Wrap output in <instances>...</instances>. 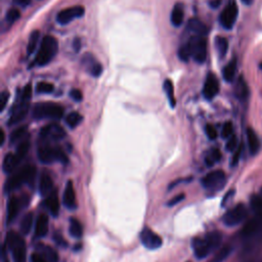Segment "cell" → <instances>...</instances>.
Returning <instances> with one entry per match:
<instances>
[{
  "instance_id": "5",
  "label": "cell",
  "mask_w": 262,
  "mask_h": 262,
  "mask_svg": "<svg viewBox=\"0 0 262 262\" xmlns=\"http://www.w3.org/2000/svg\"><path fill=\"white\" fill-rule=\"evenodd\" d=\"M38 159L43 164H51L59 161L63 164L68 163V157L60 147H52L50 143H41L37 150Z\"/></svg>"
},
{
  "instance_id": "41",
  "label": "cell",
  "mask_w": 262,
  "mask_h": 262,
  "mask_svg": "<svg viewBox=\"0 0 262 262\" xmlns=\"http://www.w3.org/2000/svg\"><path fill=\"white\" fill-rule=\"evenodd\" d=\"M231 252H232V247L224 246L223 248H221L218 251V253L214 256V258L211 260V262H222L223 260L228 258V256L231 254Z\"/></svg>"
},
{
  "instance_id": "43",
  "label": "cell",
  "mask_w": 262,
  "mask_h": 262,
  "mask_svg": "<svg viewBox=\"0 0 262 262\" xmlns=\"http://www.w3.org/2000/svg\"><path fill=\"white\" fill-rule=\"evenodd\" d=\"M178 58L182 61V62H188V60L191 58V54H190V49L187 43L181 45L178 49Z\"/></svg>"
},
{
  "instance_id": "20",
  "label": "cell",
  "mask_w": 262,
  "mask_h": 262,
  "mask_svg": "<svg viewBox=\"0 0 262 262\" xmlns=\"http://www.w3.org/2000/svg\"><path fill=\"white\" fill-rule=\"evenodd\" d=\"M186 29L187 31L194 33V35L196 36H204L206 37V35L208 34V28L207 26L200 21L197 17H193V19H190L186 25Z\"/></svg>"
},
{
  "instance_id": "15",
  "label": "cell",
  "mask_w": 262,
  "mask_h": 262,
  "mask_svg": "<svg viewBox=\"0 0 262 262\" xmlns=\"http://www.w3.org/2000/svg\"><path fill=\"white\" fill-rule=\"evenodd\" d=\"M219 92V82L212 73L208 74L203 87V95L206 99H213Z\"/></svg>"
},
{
  "instance_id": "59",
  "label": "cell",
  "mask_w": 262,
  "mask_h": 262,
  "mask_svg": "<svg viewBox=\"0 0 262 262\" xmlns=\"http://www.w3.org/2000/svg\"><path fill=\"white\" fill-rule=\"evenodd\" d=\"M259 67H260V69H261V70H262V63H261V64H260V65H259Z\"/></svg>"
},
{
  "instance_id": "53",
  "label": "cell",
  "mask_w": 262,
  "mask_h": 262,
  "mask_svg": "<svg viewBox=\"0 0 262 262\" xmlns=\"http://www.w3.org/2000/svg\"><path fill=\"white\" fill-rule=\"evenodd\" d=\"M234 194H235V190H230L229 193L224 196V198L222 200V206H225L226 204H228V202L233 198Z\"/></svg>"
},
{
  "instance_id": "19",
  "label": "cell",
  "mask_w": 262,
  "mask_h": 262,
  "mask_svg": "<svg viewBox=\"0 0 262 262\" xmlns=\"http://www.w3.org/2000/svg\"><path fill=\"white\" fill-rule=\"evenodd\" d=\"M262 229V217L256 216L250 219L242 230V236L243 237H251L255 234H257Z\"/></svg>"
},
{
  "instance_id": "52",
  "label": "cell",
  "mask_w": 262,
  "mask_h": 262,
  "mask_svg": "<svg viewBox=\"0 0 262 262\" xmlns=\"http://www.w3.org/2000/svg\"><path fill=\"white\" fill-rule=\"evenodd\" d=\"M183 199H184V194L178 195V196H176L175 198H173L172 200H170V201L167 203V205H168V206H174L175 204L181 202Z\"/></svg>"
},
{
  "instance_id": "9",
  "label": "cell",
  "mask_w": 262,
  "mask_h": 262,
  "mask_svg": "<svg viewBox=\"0 0 262 262\" xmlns=\"http://www.w3.org/2000/svg\"><path fill=\"white\" fill-rule=\"evenodd\" d=\"M248 217V209L244 204H239L230 211L226 212L222 218L223 223L226 226H236L243 221H245Z\"/></svg>"
},
{
  "instance_id": "36",
  "label": "cell",
  "mask_w": 262,
  "mask_h": 262,
  "mask_svg": "<svg viewBox=\"0 0 262 262\" xmlns=\"http://www.w3.org/2000/svg\"><path fill=\"white\" fill-rule=\"evenodd\" d=\"M215 44H216V48L218 51V55L221 59H223L226 54H228V50H229V41L226 38L218 36L215 39Z\"/></svg>"
},
{
  "instance_id": "7",
  "label": "cell",
  "mask_w": 262,
  "mask_h": 262,
  "mask_svg": "<svg viewBox=\"0 0 262 262\" xmlns=\"http://www.w3.org/2000/svg\"><path fill=\"white\" fill-rule=\"evenodd\" d=\"M189 46L191 59L198 64H203L207 59V40L204 36H191L186 42Z\"/></svg>"
},
{
  "instance_id": "18",
  "label": "cell",
  "mask_w": 262,
  "mask_h": 262,
  "mask_svg": "<svg viewBox=\"0 0 262 262\" xmlns=\"http://www.w3.org/2000/svg\"><path fill=\"white\" fill-rule=\"evenodd\" d=\"M82 63L85 65V67L89 70V73L97 78L101 75L102 73V66L99 62H97L90 54H88V52H87V54L83 57L82 59Z\"/></svg>"
},
{
  "instance_id": "37",
  "label": "cell",
  "mask_w": 262,
  "mask_h": 262,
  "mask_svg": "<svg viewBox=\"0 0 262 262\" xmlns=\"http://www.w3.org/2000/svg\"><path fill=\"white\" fill-rule=\"evenodd\" d=\"M40 37V32L38 30H35L31 33L30 35V38H29V42L27 45V54L28 56H31L33 52L36 49V45L38 43Z\"/></svg>"
},
{
  "instance_id": "27",
  "label": "cell",
  "mask_w": 262,
  "mask_h": 262,
  "mask_svg": "<svg viewBox=\"0 0 262 262\" xmlns=\"http://www.w3.org/2000/svg\"><path fill=\"white\" fill-rule=\"evenodd\" d=\"M247 142L251 155H256L260 150V141L252 128L247 129Z\"/></svg>"
},
{
  "instance_id": "42",
  "label": "cell",
  "mask_w": 262,
  "mask_h": 262,
  "mask_svg": "<svg viewBox=\"0 0 262 262\" xmlns=\"http://www.w3.org/2000/svg\"><path fill=\"white\" fill-rule=\"evenodd\" d=\"M55 90V86L54 84H51L49 82H39L36 85V91L38 93H51L52 91Z\"/></svg>"
},
{
  "instance_id": "54",
  "label": "cell",
  "mask_w": 262,
  "mask_h": 262,
  "mask_svg": "<svg viewBox=\"0 0 262 262\" xmlns=\"http://www.w3.org/2000/svg\"><path fill=\"white\" fill-rule=\"evenodd\" d=\"M13 3L16 4V5H19V6H28L31 2V0H12Z\"/></svg>"
},
{
  "instance_id": "31",
  "label": "cell",
  "mask_w": 262,
  "mask_h": 262,
  "mask_svg": "<svg viewBox=\"0 0 262 262\" xmlns=\"http://www.w3.org/2000/svg\"><path fill=\"white\" fill-rule=\"evenodd\" d=\"M69 233L73 238H76V239H79L82 237L83 235L82 225L76 218H70Z\"/></svg>"
},
{
  "instance_id": "55",
  "label": "cell",
  "mask_w": 262,
  "mask_h": 262,
  "mask_svg": "<svg viewBox=\"0 0 262 262\" xmlns=\"http://www.w3.org/2000/svg\"><path fill=\"white\" fill-rule=\"evenodd\" d=\"M209 4H210V6L213 8H217L221 4V0H211V1L209 2Z\"/></svg>"
},
{
  "instance_id": "30",
  "label": "cell",
  "mask_w": 262,
  "mask_h": 262,
  "mask_svg": "<svg viewBox=\"0 0 262 262\" xmlns=\"http://www.w3.org/2000/svg\"><path fill=\"white\" fill-rule=\"evenodd\" d=\"M221 160V153L218 149H212L205 157V163L208 167H212Z\"/></svg>"
},
{
  "instance_id": "29",
  "label": "cell",
  "mask_w": 262,
  "mask_h": 262,
  "mask_svg": "<svg viewBox=\"0 0 262 262\" xmlns=\"http://www.w3.org/2000/svg\"><path fill=\"white\" fill-rule=\"evenodd\" d=\"M20 164V162L17 161L16 157L14 154H7L4 159H3V163H2V169L4 173H12L14 171V169L17 167V165Z\"/></svg>"
},
{
  "instance_id": "4",
  "label": "cell",
  "mask_w": 262,
  "mask_h": 262,
  "mask_svg": "<svg viewBox=\"0 0 262 262\" xmlns=\"http://www.w3.org/2000/svg\"><path fill=\"white\" fill-rule=\"evenodd\" d=\"M64 112L65 110L61 104L52 101H44L35 104L33 108V117L36 120H60L64 116Z\"/></svg>"
},
{
  "instance_id": "40",
  "label": "cell",
  "mask_w": 262,
  "mask_h": 262,
  "mask_svg": "<svg viewBox=\"0 0 262 262\" xmlns=\"http://www.w3.org/2000/svg\"><path fill=\"white\" fill-rule=\"evenodd\" d=\"M21 17V12L19 9L16 8H10L5 15V22L10 26L12 24H14L17 20H19Z\"/></svg>"
},
{
  "instance_id": "22",
  "label": "cell",
  "mask_w": 262,
  "mask_h": 262,
  "mask_svg": "<svg viewBox=\"0 0 262 262\" xmlns=\"http://www.w3.org/2000/svg\"><path fill=\"white\" fill-rule=\"evenodd\" d=\"M235 95L241 101H245L249 97V87L243 76H240L235 86Z\"/></svg>"
},
{
  "instance_id": "23",
  "label": "cell",
  "mask_w": 262,
  "mask_h": 262,
  "mask_svg": "<svg viewBox=\"0 0 262 262\" xmlns=\"http://www.w3.org/2000/svg\"><path fill=\"white\" fill-rule=\"evenodd\" d=\"M54 181L49 174L43 173L39 181V193L42 197H48L54 191Z\"/></svg>"
},
{
  "instance_id": "47",
  "label": "cell",
  "mask_w": 262,
  "mask_h": 262,
  "mask_svg": "<svg viewBox=\"0 0 262 262\" xmlns=\"http://www.w3.org/2000/svg\"><path fill=\"white\" fill-rule=\"evenodd\" d=\"M9 99V92L8 91H3L0 94V112H3L6 104Z\"/></svg>"
},
{
  "instance_id": "3",
  "label": "cell",
  "mask_w": 262,
  "mask_h": 262,
  "mask_svg": "<svg viewBox=\"0 0 262 262\" xmlns=\"http://www.w3.org/2000/svg\"><path fill=\"white\" fill-rule=\"evenodd\" d=\"M59 50L58 40L50 35H46L41 40V45L35 58V65L45 66L49 64L54 58L57 56Z\"/></svg>"
},
{
  "instance_id": "60",
  "label": "cell",
  "mask_w": 262,
  "mask_h": 262,
  "mask_svg": "<svg viewBox=\"0 0 262 262\" xmlns=\"http://www.w3.org/2000/svg\"><path fill=\"white\" fill-rule=\"evenodd\" d=\"M4 262H9V261L8 260H4Z\"/></svg>"
},
{
  "instance_id": "2",
  "label": "cell",
  "mask_w": 262,
  "mask_h": 262,
  "mask_svg": "<svg viewBox=\"0 0 262 262\" xmlns=\"http://www.w3.org/2000/svg\"><path fill=\"white\" fill-rule=\"evenodd\" d=\"M35 176H36V168L32 165H25L8 177L4 184V191L10 193V191L22 186L24 183L32 185V183H34Z\"/></svg>"
},
{
  "instance_id": "1",
  "label": "cell",
  "mask_w": 262,
  "mask_h": 262,
  "mask_svg": "<svg viewBox=\"0 0 262 262\" xmlns=\"http://www.w3.org/2000/svg\"><path fill=\"white\" fill-rule=\"evenodd\" d=\"M31 97H32V87L30 84H28L23 89V91L19 94V97H17L15 103L11 108L10 116L7 121L8 126L19 124L21 121L25 119V117L29 112Z\"/></svg>"
},
{
  "instance_id": "28",
  "label": "cell",
  "mask_w": 262,
  "mask_h": 262,
  "mask_svg": "<svg viewBox=\"0 0 262 262\" xmlns=\"http://www.w3.org/2000/svg\"><path fill=\"white\" fill-rule=\"evenodd\" d=\"M237 60L233 59L222 70V77L226 82H233L237 73Z\"/></svg>"
},
{
  "instance_id": "11",
  "label": "cell",
  "mask_w": 262,
  "mask_h": 262,
  "mask_svg": "<svg viewBox=\"0 0 262 262\" xmlns=\"http://www.w3.org/2000/svg\"><path fill=\"white\" fill-rule=\"evenodd\" d=\"M66 131L64 128L58 124H49L44 126L39 132V138L41 143H51L59 142L65 138Z\"/></svg>"
},
{
  "instance_id": "50",
  "label": "cell",
  "mask_w": 262,
  "mask_h": 262,
  "mask_svg": "<svg viewBox=\"0 0 262 262\" xmlns=\"http://www.w3.org/2000/svg\"><path fill=\"white\" fill-rule=\"evenodd\" d=\"M70 96H71L75 101H81L83 99V94L79 89H72L70 91Z\"/></svg>"
},
{
  "instance_id": "57",
  "label": "cell",
  "mask_w": 262,
  "mask_h": 262,
  "mask_svg": "<svg viewBox=\"0 0 262 262\" xmlns=\"http://www.w3.org/2000/svg\"><path fill=\"white\" fill-rule=\"evenodd\" d=\"M0 133H1V141H0V145L3 146V144H4V141H5V133H4L3 129L0 130Z\"/></svg>"
},
{
  "instance_id": "17",
  "label": "cell",
  "mask_w": 262,
  "mask_h": 262,
  "mask_svg": "<svg viewBox=\"0 0 262 262\" xmlns=\"http://www.w3.org/2000/svg\"><path fill=\"white\" fill-rule=\"evenodd\" d=\"M63 201H64L65 207L68 208L69 210H75V209L77 208L76 193H75L73 182L71 180H69L66 184Z\"/></svg>"
},
{
  "instance_id": "13",
  "label": "cell",
  "mask_w": 262,
  "mask_h": 262,
  "mask_svg": "<svg viewBox=\"0 0 262 262\" xmlns=\"http://www.w3.org/2000/svg\"><path fill=\"white\" fill-rule=\"evenodd\" d=\"M139 238H141L143 245L150 250L158 249L162 246V244H163V241L160 238V236H158L152 230L147 229V228L142 231Z\"/></svg>"
},
{
  "instance_id": "56",
  "label": "cell",
  "mask_w": 262,
  "mask_h": 262,
  "mask_svg": "<svg viewBox=\"0 0 262 262\" xmlns=\"http://www.w3.org/2000/svg\"><path fill=\"white\" fill-rule=\"evenodd\" d=\"M80 44H81L80 39H79V38H76V39L74 40V42H73V46H74V48H75L76 51H79V49H80Z\"/></svg>"
},
{
  "instance_id": "26",
  "label": "cell",
  "mask_w": 262,
  "mask_h": 262,
  "mask_svg": "<svg viewBox=\"0 0 262 262\" xmlns=\"http://www.w3.org/2000/svg\"><path fill=\"white\" fill-rule=\"evenodd\" d=\"M36 252L40 253L47 260V262H59V255L57 251L50 246L39 244L36 246Z\"/></svg>"
},
{
  "instance_id": "46",
  "label": "cell",
  "mask_w": 262,
  "mask_h": 262,
  "mask_svg": "<svg viewBox=\"0 0 262 262\" xmlns=\"http://www.w3.org/2000/svg\"><path fill=\"white\" fill-rule=\"evenodd\" d=\"M205 131H206V134H207L208 138L210 139V141H214V139L217 138V135H218L217 134V130H216V128L213 125H211V124L206 125Z\"/></svg>"
},
{
  "instance_id": "48",
  "label": "cell",
  "mask_w": 262,
  "mask_h": 262,
  "mask_svg": "<svg viewBox=\"0 0 262 262\" xmlns=\"http://www.w3.org/2000/svg\"><path fill=\"white\" fill-rule=\"evenodd\" d=\"M242 150H243V145H240L239 148L234 152V156L232 158V161H231V165L232 166H237L239 161H240V158H241V155H242Z\"/></svg>"
},
{
  "instance_id": "10",
  "label": "cell",
  "mask_w": 262,
  "mask_h": 262,
  "mask_svg": "<svg viewBox=\"0 0 262 262\" xmlns=\"http://www.w3.org/2000/svg\"><path fill=\"white\" fill-rule=\"evenodd\" d=\"M238 14H239V8L236 1L235 0H230L228 5L223 8V10L219 15L220 25L226 30H231L236 24Z\"/></svg>"
},
{
  "instance_id": "21",
  "label": "cell",
  "mask_w": 262,
  "mask_h": 262,
  "mask_svg": "<svg viewBox=\"0 0 262 262\" xmlns=\"http://www.w3.org/2000/svg\"><path fill=\"white\" fill-rule=\"evenodd\" d=\"M45 207L47 208V210L49 211V213L54 216L57 217L59 215L60 212V201H59V195H58V191L55 189L52 193L46 197L45 199Z\"/></svg>"
},
{
  "instance_id": "8",
  "label": "cell",
  "mask_w": 262,
  "mask_h": 262,
  "mask_svg": "<svg viewBox=\"0 0 262 262\" xmlns=\"http://www.w3.org/2000/svg\"><path fill=\"white\" fill-rule=\"evenodd\" d=\"M225 182H226V176L225 173L222 170H215L212 172H209L201 180V183L204 186V188L211 191L220 190L224 186Z\"/></svg>"
},
{
  "instance_id": "34",
  "label": "cell",
  "mask_w": 262,
  "mask_h": 262,
  "mask_svg": "<svg viewBox=\"0 0 262 262\" xmlns=\"http://www.w3.org/2000/svg\"><path fill=\"white\" fill-rule=\"evenodd\" d=\"M163 89H164L165 93L167 94V97L169 99L171 108H174V107H175V104H176V100H175V97H174V88H173V83L171 82V80L166 79L164 81Z\"/></svg>"
},
{
  "instance_id": "6",
  "label": "cell",
  "mask_w": 262,
  "mask_h": 262,
  "mask_svg": "<svg viewBox=\"0 0 262 262\" xmlns=\"http://www.w3.org/2000/svg\"><path fill=\"white\" fill-rule=\"evenodd\" d=\"M5 246L11 252L13 262H26V244L20 235L8 232L5 238Z\"/></svg>"
},
{
  "instance_id": "44",
  "label": "cell",
  "mask_w": 262,
  "mask_h": 262,
  "mask_svg": "<svg viewBox=\"0 0 262 262\" xmlns=\"http://www.w3.org/2000/svg\"><path fill=\"white\" fill-rule=\"evenodd\" d=\"M234 132V127H233V123L232 122H225V123L223 124V127H222V130H221V136L222 138H230L231 136H233Z\"/></svg>"
},
{
  "instance_id": "16",
  "label": "cell",
  "mask_w": 262,
  "mask_h": 262,
  "mask_svg": "<svg viewBox=\"0 0 262 262\" xmlns=\"http://www.w3.org/2000/svg\"><path fill=\"white\" fill-rule=\"evenodd\" d=\"M191 247H193L195 256L198 259H204L213 252L210 244L208 243L206 238H194L191 241Z\"/></svg>"
},
{
  "instance_id": "35",
  "label": "cell",
  "mask_w": 262,
  "mask_h": 262,
  "mask_svg": "<svg viewBox=\"0 0 262 262\" xmlns=\"http://www.w3.org/2000/svg\"><path fill=\"white\" fill-rule=\"evenodd\" d=\"M33 219H34V216H33L32 212L27 213L23 217L21 224H20V229H21V232L23 235H28L31 232L32 226H33Z\"/></svg>"
},
{
  "instance_id": "32",
  "label": "cell",
  "mask_w": 262,
  "mask_h": 262,
  "mask_svg": "<svg viewBox=\"0 0 262 262\" xmlns=\"http://www.w3.org/2000/svg\"><path fill=\"white\" fill-rule=\"evenodd\" d=\"M29 149H30V142L28 141V139H25V141H22L19 144V146H17L14 155L16 157L17 161H19L20 163L24 160V158L27 156V154L29 152Z\"/></svg>"
},
{
  "instance_id": "24",
  "label": "cell",
  "mask_w": 262,
  "mask_h": 262,
  "mask_svg": "<svg viewBox=\"0 0 262 262\" xmlns=\"http://www.w3.org/2000/svg\"><path fill=\"white\" fill-rule=\"evenodd\" d=\"M48 233V216L46 214H40L35 223V236L37 238H43Z\"/></svg>"
},
{
  "instance_id": "61",
  "label": "cell",
  "mask_w": 262,
  "mask_h": 262,
  "mask_svg": "<svg viewBox=\"0 0 262 262\" xmlns=\"http://www.w3.org/2000/svg\"><path fill=\"white\" fill-rule=\"evenodd\" d=\"M261 193H262V188H261Z\"/></svg>"
},
{
  "instance_id": "12",
  "label": "cell",
  "mask_w": 262,
  "mask_h": 262,
  "mask_svg": "<svg viewBox=\"0 0 262 262\" xmlns=\"http://www.w3.org/2000/svg\"><path fill=\"white\" fill-rule=\"evenodd\" d=\"M85 9L81 5H76L72 7H68L63 10H61L58 15H57V21L61 25H66L69 24L70 22H72L78 17H81L84 15Z\"/></svg>"
},
{
  "instance_id": "49",
  "label": "cell",
  "mask_w": 262,
  "mask_h": 262,
  "mask_svg": "<svg viewBox=\"0 0 262 262\" xmlns=\"http://www.w3.org/2000/svg\"><path fill=\"white\" fill-rule=\"evenodd\" d=\"M30 261L31 262H47V260L38 252L35 251L31 257H30Z\"/></svg>"
},
{
  "instance_id": "51",
  "label": "cell",
  "mask_w": 262,
  "mask_h": 262,
  "mask_svg": "<svg viewBox=\"0 0 262 262\" xmlns=\"http://www.w3.org/2000/svg\"><path fill=\"white\" fill-rule=\"evenodd\" d=\"M54 240L56 241V243L58 244V245L63 246V247H67V242L63 239V237H62V235L60 233H56L55 234Z\"/></svg>"
},
{
  "instance_id": "14",
  "label": "cell",
  "mask_w": 262,
  "mask_h": 262,
  "mask_svg": "<svg viewBox=\"0 0 262 262\" xmlns=\"http://www.w3.org/2000/svg\"><path fill=\"white\" fill-rule=\"evenodd\" d=\"M26 197L24 196L23 198H16V197H11L8 200L7 203V217H6V222L7 224L11 223L17 216V214L20 213L21 209L25 206H27L28 202L25 201Z\"/></svg>"
},
{
  "instance_id": "58",
  "label": "cell",
  "mask_w": 262,
  "mask_h": 262,
  "mask_svg": "<svg viewBox=\"0 0 262 262\" xmlns=\"http://www.w3.org/2000/svg\"><path fill=\"white\" fill-rule=\"evenodd\" d=\"M242 2L246 5H251L253 3V0H242Z\"/></svg>"
},
{
  "instance_id": "25",
  "label": "cell",
  "mask_w": 262,
  "mask_h": 262,
  "mask_svg": "<svg viewBox=\"0 0 262 262\" xmlns=\"http://www.w3.org/2000/svg\"><path fill=\"white\" fill-rule=\"evenodd\" d=\"M171 24L174 27H180L184 20V9L181 3H176L171 11Z\"/></svg>"
},
{
  "instance_id": "39",
  "label": "cell",
  "mask_w": 262,
  "mask_h": 262,
  "mask_svg": "<svg viewBox=\"0 0 262 262\" xmlns=\"http://www.w3.org/2000/svg\"><path fill=\"white\" fill-rule=\"evenodd\" d=\"M251 208L256 216L262 217V198L259 196H253L251 198Z\"/></svg>"
},
{
  "instance_id": "45",
  "label": "cell",
  "mask_w": 262,
  "mask_h": 262,
  "mask_svg": "<svg viewBox=\"0 0 262 262\" xmlns=\"http://www.w3.org/2000/svg\"><path fill=\"white\" fill-rule=\"evenodd\" d=\"M239 142H238V137L236 135L231 136L228 139V143L225 145V149L228 152H235L239 148Z\"/></svg>"
},
{
  "instance_id": "38",
  "label": "cell",
  "mask_w": 262,
  "mask_h": 262,
  "mask_svg": "<svg viewBox=\"0 0 262 262\" xmlns=\"http://www.w3.org/2000/svg\"><path fill=\"white\" fill-rule=\"evenodd\" d=\"M82 119V116L78 112H72L66 117V124L70 128H75L81 123Z\"/></svg>"
},
{
  "instance_id": "33",
  "label": "cell",
  "mask_w": 262,
  "mask_h": 262,
  "mask_svg": "<svg viewBox=\"0 0 262 262\" xmlns=\"http://www.w3.org/2000/svg\"><path fill=\"white\" fill-rule=\"evenodd\" d=\"M27 132H28V127L27 126H20L15 128L11 133H10V136H9V142L10 144H15L17 142L20 141H23V138L27 135Z\"/></svg>"
}]
</instances>
